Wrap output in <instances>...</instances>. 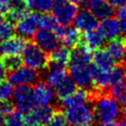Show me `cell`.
<instances>
[{
	"label": "cell",
	"instance_id": "obj_1",
	"mask_svg": "<svg viewBox=\"0 0 126 126\" xmlns=\"http://www.w3.org/2000/svg\"><path fill=\"white\" fill-rule=\"evenodd\" d=\"M94 118L100 123L116 121L121 115V106L109 95L96 92L92 96Z\"/></svg>",
	"mask_w": 126,
	"mask_h": 126
},
{
	"label": "cell",
	"instance_id": "obj_17",
	"mask_svg": "<svg viewBox=\"0 0 126 126\" xmlns=\"http://www.w3.org/2000/svg\"><path fill=\"white\" fill-rule=\"evenodd\" d=\"M106 50L116 63H126V38L110 39L106 45Z\"/></svg>",
	"mask_w": 126,
	"mask_h": 126
},
{
	"label": "cell",
	"instance_id": "obj_28",
	"mask_svg": "<svg viewBox=\"0 0 126 126\" xmlns=\"http://www.w3.org/2000/svg\"><path fill=\"white\" fill-rule=\"evenodd\" d=\"M15 32V27L10 20L0 19V44L7 38L11 37Z\"/></svg>",
	"mask_w": 126,
	"mask_h": 126
},
{
	"label": "cell",
	"instance_id": "obj_2",
	"mask_svg": "<svg viewBox=\"0 0 126 126\" xmlns=\"http://www.w3.org/2000/svg\"><path fill=\"white\" fill-rule=\"evenodd\" d=\"M21 58L26 66L37 71L45 69L48 64V57L46 52L38 47L34 42L26 43Z\"/></svg>",
	"mask_w": 126,
	"mask_h": 126
},
{
	"label": "cell",
	"instance_id": "obj_26",
	"mask_svg": "<svg viewBox=\"0 0 126 126\" xmlns=\"http://www.w3.org/2000/svg\"><path fill=\"white\" fill-rule=\"evenodd\" d=\"M24 2L28 9L38 14H43L50 11L53 0H24Z\"/></svg>",
	"mask_w": 126,
	"mask_h": 126
},
{
	"label": "cell",
	"instance_id": "obj_10",
	"mask_svg": "<svg viewBox=\"0 0 126 126\" xmlns=\"http://www.w3.org/2000/svg\"><path fill=\"white\" fill-rule=\"evenodd\" d=\"M33 41L43 51L50 53L59 45L60 39L54 31L40 29L33 34Z\"/></svg>",
	"mask_w": 126,
	"mask_h": 126
},
{
	"label": "cell",
	"instance_id": "obj_16",
	"mask_svg": "<svg viewBox=\"0 0 126 126\" xmlns=\"http://www.w3.org/2000/svg\"><path fill=\"white\" fill-rule=\"evenodd\" d=\"M96 29L102 34V36L108 40L118 37V35L121 33L120 22L118 19L113 18L112 16L100 20Z\"/></svg>",
	"mask_w": 126,
	"mask_h": 126
},
{
	"label": "cell",
	"instance_id": "obj_3",
	"mask_svg": "<svg viewBox=\"0 0 126 126\" xmlns=\"http://www.w3.org/2000/svg\"><path fill=\"white\" fill-rule=\"evenodd\" d=\"M50 11L58 25L69 26L74 21L78 12V6L68 0H53Z\"/></svg>",
	"mask_w": 126,
	"mask_h": 126
},
{
	"label": "cell",
	"instance_id": "obj_35",
	"mask_svg": "<svg viewBox=\"0 0 126 126\" xmlns=\"http://www.w3.org/2000/svg\"><path fill=\"white\" fill-rule=\"evenodd\" d=\"M13 7L12 0H0V14L6 15L10 12Z\"/></svg>",
	"mask_w": 126,
	"mask_h": 126
},
{
	"label": "cell",
	"instance_id": "obj_39",
	"mask_svg": "<svg viewBox=\"0 0 126 126\" xmlns=\"http://www.w3.org/2000/svg\"><path fill=\"white\" fill-rule=\"evenodd\" d=\"M117 17H118L119 20H122V19H125L126 18V4L123 5L122 7H119L118 8Z\"/></svg>",
	"mask_w": 126,
	"mask_h": 126
},
{
	"label": "cell",
	"instance_id": "obj_41",
	"mask_svg": "<svg viewBox=\"0 0 126 126\" xmlns=\"http://www.w3.org/2000/svg\"><path fill=\"white\" fill-rule=\"evenodd\" d=\"M99 126H120V124L115 121H111V122H102L99 124Z\"/></svg>",
	"mask_w": 126,
	"mask_h": 126
},
{
	"label": "cell",
	"instance_id": "obj_34",
	"mask_svg": "<svg viewBox=\"0 0 126 126\" xmlns=\"http://www.w3.org/2000/svg\"><path fill=\"white\" fill-rule=\"evenodd\" d=\"M4 64L7 68V70H14L18 67H20L23 63L22 61V58L19 56V55H13V56H7V57H4Z\"/></svg>",
	"mask_w": 126,
	"mask_h": 126
},
{
	"label": "cell",
	"instance_id": "obj_13",
	"mask_svg": "<svg viewBox=\"0 0 126 126\" xmlns=\"http://www.w3.org/2000/svg\"><path fill=\"white\" fill-rule=\"evenodd\" d=\"M84 8L90 10L97 20H102L113 16L114 7L109 4L107 0H83Z\"/></svg>",
	"mask_w": 126,
	"mask_h": 126
},
{
	"label": "cell",
	"instance_id": "obj_48",
	"mask_svg": "<svg viewBox=\"0 0 126 126\" xmlns=\"http://www.w3.org/2000/svg\"><path fill=\"white\" fill-rule=\"evenodd\" d=\"M27 126H29V125H27Z\"/></svg>",
	"mask_w": 126,
	"mask_h": 126
},
{
	"label": "cell",
	"instance_id": "obj_47",
	"mask_svg": "<svg viewBox=\"0 0 126 126\" xmlns=\"http://www.w3.org/2000/svg\"><path fill=\"white\" fill-rule=\"evenodd\" d=\"M13 2H18V1H24V0H12Z\"/></svg>",
	"mask_w": 126,
	"mask_h": 126
},
{
	"label": "cell",
	"instance_id": "obj_24",
	"mask_svg": "<svg viewBox=\"0 0 126 126\" xmlns=\"http://www.w3.org/2000/svg\"><path fill=\"white\" fill-rule=\"evenodd\" d=\"M70 56H71L70 48H68L64 45H62V46L58 45L55 49H53L50 52L49 59H50V62H53L55 64L65 67L67 64H69Z\"/></svg>",
	"mask_w": 126,
	"mask_h": 126
},
{
	"label": "cell",
	"instance_id": "obj_37",
	"mask_svg": "<svg viewBox=\"0 0 126 126\" xmlns=\"http://www.w3.org/2000/svg\"><path fill=\"white\" fill-rule=\"evenodd\" d=\"M7 68L2 60H0V82L3 81L7 76Z\"/></svg>",
	"mask_w": 126,
	"mask_h": 126
},
{
	"label": "cell",
	"instance_id": "obj_20",
	"mask_svg": "<svg viewBox=\"0 0 126 126\" xmlns=\"http://www.w3.org/2000/svg\"><path fill=\"white\" fill-rule=\"evenodd\" d=\"M91 71L93 77V85L94 89L96 90V92L103 93L106 89H108L110 85L108 71L99 69L93 64H91Z\"/></svg>",
	"mask_w": 126,
	"mask_h": 126
},
{
	"label": "cell",
	"instance_id": "obj_25",
	"mask_svg": "<svg viewBox=\"0 0 126 126\" xmlns=\"http://www.w3.org/2000/svg\"><path fill=\"white\" fill-rule=\"evenodd\" d=\"M108 94L120 106H126V82L122 81L116 84H112L109 88Z\"/></svg>",
	"mask_w": 126,
	"mask_h": 126
},
{
	"label": "cell",
	"instance_id": "obj_19",
	"mask_svg": "<svg viewBox=\"0 0 126 126\" xmlns=\"http://www.w3.org/2000/svg\"><path fill=\"white\" fill-rule=\"evenodd\" d=\"M90 99H92V94H90V92H88V90L76 89L70 95L62 98L60 104L62 107L68 108V107H73L88 103Z\"/></svg>",
	"mask_w": 126,
	"mask_h": 126
},
{
	"label": "cell",
	"instance_id": "obj_4",
	"mask_svg": "<svg viewBox=\"0 0 126 126\" xmlns=\"http://www.w3.org/2000/svg\"><path fill=\"white\" fill-rule=\"evenodd\" d=\"M12 99L14 108L21 113H28L35 106L32 88L31 86H17L14 89Z\"/></svg>",
	"mask_w": 126,
	"mask_h": 126
},
{
	"label": "cell",
	"instance_id": "obj_38",
	"mask_svg": "<svg viewBox=\"0 0 126 126\" xmlns=\"http://www.w3.org/2000/svg\"><path fill=\"white\" fill-rule=\"evenodd\" d=\"M107 1L114 8H119V7H122L123 5L126 4V0H107Z\"/></svg>",
	"mask_w": 126,
	"mask_h": 126
},
{
	"label": "cell",
	"instance_id": "obj_32",
	"mask_svg": "<svg viewBox=\"0 0 126 126\" xmlns=\"http://www.w3.org/2000/svg\"><path fill=\"white\" fill-rule=\"evenodd\" d=\"M14 93V86L9 81H1L0 82V102L9 101Z\"/></svg>",
	"mask_w": 126,
	"mask_h": 126
},
{
	"label": "cell",
	"instance_id": "obj_12",
	"mask_svg": "<svg viewBox=\"0 0 126 126\" xmlns=\"http://www.w3.org/2000/svg\"><path fill=\"white\" fill-rule=\"evenodd\" d=\"M35 105H51L56 98L53 89L45 82H37L32 88Z\"/></svg>",
	"mask_w": 126,
	"mask_h": 126
},
{
	"label": "cell",
	"instance_id": "obj_14",
	"mask_svg": "<svg viewBox=\"0 0 126 126\" xmlns=\"http://www.w3.org/2000/svg\"><path fill=\"white\" fill-rule=\"evenodd\" d=\"M74 27H76L80 32H90L95 30L98 25L97 18L88 9L84 8L82 10H78L75 18H74Z\"/></svg>",
	"mask_w": 126,
	"mask_h": 126
},
{
	"label": "cell",
	"instance_id": "obj_9",
	"mask_svg": "<svg viewBox=\"0 0 126 126\" xmlns=\"http://www.w3.org/2000/svg\"><path fill=\"white\" fill-rule=\"evenodd\" d=\"M38 13H27L22 19H20L18 22H16L15 32L17 33L24 37V38H30L33 36L38 26Z\"/></svg>",
	"mask_w": 126,
	"mask_h": 126
},
{
	"label": "cell",
	"instance_id": "obj_46",
	"mask_svg": "<svg viewBox=\"0 0 126 126\" xmlns=\"http://www.w3.org/2000/svg\"><path fill=\"white\" fill-rule=\"evenodd\" d=\"M120 126H126V121H125V120H123V122L120 124Z\"/></svg>",
	"mask_w": 126,
	"mask_h": 126
},
{
	"label": "cell",
	"instance_id": "obj_45",
	"mask_svg": "<svg viewBox=\"0 0 126 126\" xmlns=\"http://www.w3.org/2000/svg\"><path fill=\"white\" fill-rule=\"evenodd\" d=\"M121 114H122V118H123V120H125V121H126V108L124 109V111H123V112H121Z\"/></svg>",
	"mask_w": 126,
	"mask_h": 126
},
{
	"label": "cell",
	"instance_id": "obj_33",
	"mask_svg": "<svg viewBox=\"0 0 126 126\" xmlns=\"http://www.w3.org/2000/svg\"><path fill=\"white\" fill-rule=\"evenodd\" d=\"M68 122L66 120L65 114L61 111H55L51 119L45 124V126H67Z\"/></svg>",
	"mask_w": 126,
	"mask_h": 126
},
{
	"label": "cell",
	"instance_id": "obj_36",
	"mask_svg": "<svg viewBox=\"0 0 126 126\" xmlns=\"http://www.w3.org/2000/svg\"><path fill=\"white\" fill-rule=\"evenodd\" d=\"M0 111L3 113L4 116L10 114L14 111V105L10 101H2L0 102Z\"/></svg>",
	"mask_w": 126,
	"mask_h": 126
},
{
	"label": "cell",
	"instance_id": "obj_5",
	"mask_svg": "<svg viewBox=\"0 0 126 126\" xmlns=\"http://www.w3.org/2000/svg\"><path fill=\"white\" fill-rule=\"evenodd\" d=\"M39 73L37 70L28 66H20L12 71L8 75L9 82L13 86H32L39 80Z\"/></svg>",
	"mask_w": 126,
	"mask_h": 126
},
{
	"label": "cell",
	"instance_id": "obj_11",
	"mask_svg": "<svg viewBox=\"0 0 126 126\" xmlns=\"http://www.w3.org/2000/svg\"><path fill=\"white\" fill-rule=\"evenodd\" d=\"M55 33L58 35L62 44L68 48H74L81 42V33L76 27L58 25L55 29Z\"/></svg>",
	"mask_w": 126,
	"mask_h": 126
},
{
	"label": "cell",
	"instance_id": "obj_8",
	"mask_svg": "<svg viewBox=\"0 0 126 126\" xmlns=\"http://www.w3.org/2000/svg\"><path fill=\"white\" fill-rule=\"evenodd\" d=\"M70 77L77 87L84 90H92L93 77L91 71V65L76 66L69 65Z\"/></svg>",
	"mask_w": 126,
	"mask_h": 126
},
{
	"label": "cell",
	"instance_id": "obj_40",
	"mask_svg": "<svg viewBox=\"0 0 126 126\" xmlns=\"http://www.w3.org/2000/svg\"><path fill=\"white\" fill-rule=\"evenodd\" d=\"M120 28H121V33L123 34L124 38H126V18L120 20Z\"/></svg>",
	"mask_w": 126,
	"mask_h": 126
},
{
	"label": "cell",
	"instance_id": "obj_21",
	"mask_svg": "<svg viewBox=\"0 0 126 126\" xmlns=\"http://www.w3.org/2000/svg\"><path fill=\"white\" fill-rule=\"evenodd\" d=\"M92 62L93 65H94L95 67L105 71H109L115 65V61L110 56L108 51L102 48H98L94 52L92 57Z\"/></svg>",
	"mask_w": 126,
	"mask_h": 126
},
{
	"label": "cell",
	"instance_id": "obj_7",
	"mask_svg": "<svg viewBox=\"0 0 126 126\" xmlns=\"http://www.w3.org/2000/svg\"><path fill=\"white\" fill-rule=\"evenodd\" d=\"M55 108L52 105H37L30 112L26 113L25 124L29 126H42L45 125L55 113Z\"/></svg>",
	"mask_w": 126,
	"mask_h": 126
},
{
	"label": "cell",
	"instance_id": "obj_27",
	"mask_svg": "<svg viewBox=\"0 0 126 126\" xmlns=\"http://www.w3.org/2000/svg\"><path fill=\"white\" fill-rule=\"evenodd\" d=\"M27 7L25 5L24 1H18V2H13V7L8 13L9 20L11 22H18L20 19H22L27 13Z\"/></svg>",
	"mask_w": 126,
	"mask_h": 126
},
{
	"label": "cell",
	"instance_id": "obj_29",
	"mask_svg": "<svg viewBox=\"0 0 126 126\" xmlns=\"http://www.w3.org/2000/svg\"><path fill=\"white\" fill-rule=\"evenodd\" d=\"M109 81H110V85L112 84H116L119 82H122L125 80L126 78V68L123 65H117V66H113L109 71Z\"/></svg>",
	"mask_w": 126,
	"mask_h": 126
},
{
	"label": "cell",
	"instance_id": "obj_18",
	"mask_svg": "<svg viewBox=\"0 0 126 126\" xmlns=\"http://www.w3.org/2000/svg\"><path fill=\"white\" fill-rule=\"evenodd\" d=\"M92 50L87 47L85 44H78L74 47L73 51L71 52L69 65H76V66H85L92 64Z\"/></svg>",
	"mask_w": 126,
	"mask_h": 126
},
{
	"label": "cell",
	"instance_id": "obj_43",
	"mask_svg": "<svg viewBox=\"0 0 126 126\" xmlns=\"http://www.w3.org/2000/svg\"><path fill=\"white\" fill-rule=\"evenodd\" d=\"M69 126H93L91 123H88V124H70Z\"/></svg>",
	"mask_w": 126,
	"mask_h": 126
},
{
	"label": "cell",
	"instance_id": "obj_23",
	"mask_svg": "<svg viewBox=\"0 0 126 126\" xmlns=\"http://www.w3.org/2000/svg\"><path fill=\"white\" fill-rule=\"evenodd\" d=\"M76 89H77V86L75 85V83L73 82L71 77L67 75L57 86H55L53 88V91L55 93L56 97L62 99L64 97L70 95Z\"/></svg>",
	"mask_w": 126,
	"mask_h": 126
},
{
	"label": "cell",
	"instance_id": "obj_31",
	"mask_svg": "<svg viewBox=\"0 0 126 126\" xmlns=\"http://www.w3.org/2000/svg\"><path fill=\"white\" fill-rule=\"evenodd\" d=\"M38 26L40 29L55 31V29L58 26V23L56 22V20L52 15L43 13V14H40L38 17Z\"/></svg>",
	"mask_w": 126,
	"mask_h": 126
},
{
	"label": "cell",
	"instance_id": "obj_6",
	"mask_svg": "<svg viewBox=\"0 0 126 126\" xmlns=\"http://www.w3.org/2000/svg\"><path fill=\"white\" fill-rule=\"evenodd\" d=\"M65 109L64 114L69 124H88L94 119L93 107L88 103Z\"/></svg>",
	"mask_w": 126,
	"mask_h": 126
},
{
	"label": "cell",
	"instance_id": "obj_15",
	"mask_svg": "<svg viewBox=\"0 0 126 126\" xmlns=\"http://www.w3.org/2000/svg\"><path fill=\"white\" fill-rule=\"evenodd\" d=\"M26 46L25 38L20 35H12L0 44V56L7 57L22 54Z\"/></svg>",
	"mask_w": 126,
	"mask_h": 126
},
{
	"label": "cell",
	"instance_id": "obj_30",
	"mask_svg": "<svg viewBox=\"0 0 126 126\" xmlns=\"http://www.w3.org/2000/svg\"><path fill=\"white\" fill-rule=\"evenodd\" d=\"M25 125V117L23 113L19 111H13L10 114L6 115L3 120L2 126H24Z\"/></svg>",
	"mask_w": 126,
	"mask_h": 126
},
{
	"label": "cell",
	"instance_id": "obj_44",
	"mask_svg": "<svg viewBox=\"0 0 126 126\" xmlns=\"http://www.w3.org/2000/svg\"><path fill=\"white\" fill-rule=\"evenodd\" d=\"M3 120H4V115H3V113L0 111V126H1L2 123H3Z\"/></svg>",
	"mask_w": 126,
	"mask_h": 126
},
{
	"label": "cell",
	"instance_id": "obj_22",
	"mask_svg": "<svg viewBox=\"0 0 126 126\" xmlns=\"http://www.w3.org/2000/svg\"><path fill=\"white\" fill-rule=\"evenodd\" d=\"M81 41H83V44H85L91 50H96L98 48H102L105 43V38L97 30H93L85 32L81 38Z\"/></svg>",
	"mask_w": 126,
	"mask_h": 126
},
{
	"label": "cell",
	"instance_id": "obj_42",
	"mask_svg": "<svg viewBox=\"0 0 126 126\" xmlns=\"http://www.w3.org/2000/svg\"><path fill=\"white\" fill-rule=\"evenodd\" d=\"M68 1L71 2V3H74V4H76V5L82 4V2H83V0H68Z\"/></svg>",
	"mask_w": 126,
	"mask_h": 126
}]
</instances>
